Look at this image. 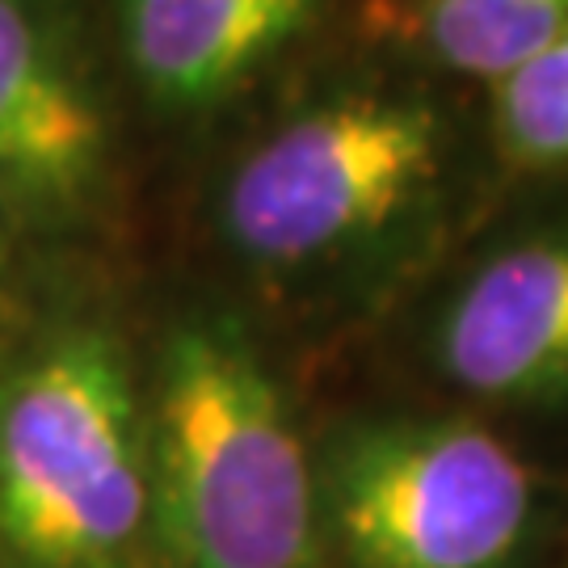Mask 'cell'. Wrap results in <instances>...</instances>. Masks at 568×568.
I'll list each match as a JSON object with an SVG mask.
<instances>
[{"label":"cell","instance_id":"30bf717a","mask_svg":"<svg viewBox=\"0 0 568 568\" xmlns=\"http://www.w3.org/2000/svg\"><path fill=\"white\" fill-rule=\"evenodd\" d=\"M0 270H4V227H0Z\"/></svg>","mask_w":568,"mask_h":568},{"label":"cell","instance_id":"9c48e42d","mask_svg":"<svg viewBox=\"0 0 568 568\" xmlns=\"http://www.w3.org/2000/svg\"><path fill=\"white\" fill-rule=\"evenodd\" d=\"M497 148L518 169H568V34L493 84Z\"/></svg>","mask_w":568,"mask_h":568},{"label":"cell","instance_id":"5b68a950","mask_svg":"<svg viewBox=\"0 0 568 568\" xmlns=\"http://www.w3.org/2000/svg\"><path fill=\"white\" fill-rule=\"evenodd\" d=\"M434 358L459 392L493 405L568 396V224L476 265L434 325Z\"/></svg>","mask_w":568,"mask_h":568},{"label":"cell","instance_id":"6da1fadb","mask_svg":"<svg viewBox=\"0 0 568 568\" xmlns=\"http://www.w3.org/2000/svg\"><path fill=\"white\" fill-rule=\"evenodd\" d=\"M148 471L152 518L178 568H312L316 467L278 379L224 321L169 333Z\"/></svg>","mask_w":568,"mask_h":568},{"label":"cell","instance_id":"8992f818","mask_svg":"<svg viewBox=\"0 0 568 568\" xmlns=\"http://www.w3.org/2000/svg\"><path fill=\"white\" fill-rule=\"evenodd\" d=\"M105 169V119L39 0H0V190L81 206Z\"/></svg>","mask_w":568,"mask_h":568},{"label":"cell","instance_id":"ba28073f","mask_svg":"<svg viewBox=\"0 0 568 568\" xmlns=\"http://www.w3.org/2000/svg\"><path fill=\"white\" fill-rule=\"evenodd\" d=\"M568 34V0H417L413 39L471 81H506Z\"/></svg>","mask_w":568,"mask_h":568},{"label":"cell","instance_id":"3957f363","mask_svg":"<svg viewBox=\"0 0 568 568\" xmlns=\"http://www.w3.org/2000/svg\"><path fill=\"white\" fill-rule=\"evenodd\" d=\"M316 506L349 568H518L544 518L530 464L471 417L342 429Z\"/></svg>","mask_w":568,"mask_h":568},{"label":"cell","instance_id":"277c9868","mask_svg":"<svg viewBox=\"0 0 568 568\" xmlns=\"http://www.w3.org/2000/svg\"><path fill=\"white\" fill-rule=\"evenodd\" d=\"M443 169V119L426 102L358 89L307 105L244 152L220 199L232 248L300 270L405 220Z\"/></svg>","mask_w":568,"mask_h":568},{"label":"cell","instance_id":"52a82bcc","mask_svg":"<svg viewBox=\"0 0 568 568\" xmlns=\"http://www.w3.org/2000/svg\"><path fill=\"white\" fill-rule=\"evenodd\" d=\"M325 0H119L131 72L169 110L227 98L304 34Z\"/></svg>","mask_w":568,"mask_h":568},{"label":"cell","instance_id":"7a4b0ae2","mask_svg":"<svg viewBox=\"0 0 568 568\" xmlns=\"http://www.w3.org/2000/svg\"><path fill=\"white\" fill-rule=\"evenodd\" d=\"M152 523L148 426L119 345L68 328L0 387V544L26 568H122Z\"/></svg>","mask_w":568,"mask_h":568}]
</instances>
